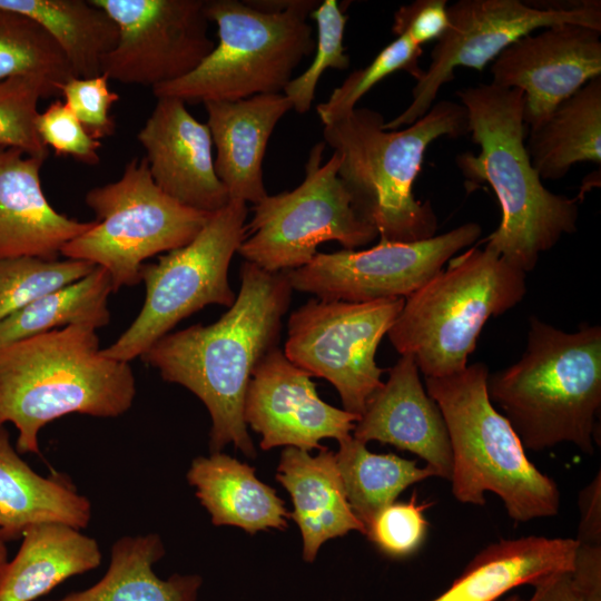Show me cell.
Returning a JSON list of instances; mask_svg holds the SVG:
<instances>
[{
  "label": "cell",
  "mask_w": 601,
  "mask_h": 601,
  "mask_svg": "<svg viewBox=\"0 0 601 601\" xmlns=\"http://www.w3.org/2000/svg\"><path fill=\"white\" fill-rule=\"evenodd\" d=\"M293 290L286 273L244 262L238 295L215 323L168 333L141 356L164 381L186 387L205 404L211 453L234 444L256 455L244 420L245 395L254 368L278 347Z\"/></svg>",
  "instance_id": "obj_1"
},
{
  "label": "cell",
  "mask_w": 601,
  "mask_h": 601,
  "mask_svg": "<svg viewBox=\"0 0 601 601\" xmlns=\"http://www.w3.org/2000/svg\"><path fill=\"white\" fill-rule=\"evenodd\" d=\"M376 110L355 108L324 125V144L339 156L337 175L355 209L377 230L381 240L417 242L436 235L431 203L417 200L413 184L430 144L469 134L463 105L441 100L404 129L387 130Z\"/></svg>",
  "instance_id": "obj_4"
},
{
  "label": "cell",
  "mask_w": 601,
  "mask_h": 601,
  "mask_svg": "<svg viewBox=\"0 0 601 601\" xmlns=\"http://www.w3.org/2000/svg\"><path fill=\"white\" fill-rule=\"evenodd\" d=\"M578 543L601 545V472L584 486L578 499Z\"/></svg>",
  "instance_id": "obj_42"
},
{
  "label": "cell",
  "mask_w": 601,
  "mask_h": 601,
  "mask_svg": "<svg viewBox=\"0 0 601 601\" xmlns=\"http://www.w3.org/2000/svg\"><path fill=\"white\" fill-rule=\"evenodd\" d=\"M137 139L146 151L154 181L168 196L208 214L229 203L215 170L209 128L188 111L183 100L158 97Z\"/></svg>",
  "instance_id": "obj_18"
},
{
  "label": "cell",
  "mask_w": 601,
  "mask_h": 601,
  "mask_svg": "<svg viewBox=\"0 0 601 601\" xmlns=\"http://www.w3.org/2000/svg\"><path fill=\"white\" fill-rule=\"evenodd\" d=\"M317 26L315 56L309 67L293 78L283 93L297 114H306L315 97L317 83L327 69L345 70L349 56L343 45L348 17L336 0H325L311 13Z\"/></svg>",
  "instance_id": "obj_36"
},
{
  "label": "cell",
  "mask_w": 601,
  "mask_h": 601,
  "mask_svg": "<svg viewBox=\"0 0 601 601\" xmlns=\"http://www.w3.org/2000/svg\"><path fill=\"white\" fill-rule=\"evenodd\" d=\"M405 298L364 303L311 298L287 322L285 356L312 377L328 381L343 410L364 412L383 385L376 351L401 313Z\"/></svg>",
  "instance_id": "obj_12"
},
{
  "label": "cell",
  "mask_w": 601,
  "mask_h": 601,
  "mask_svg": "<svg viewBox=\"0 0 601 601\" xmlns=\"http://www.w3.org/2000/svg\"><path fill=\"white\" fill-rule=\"evenodd\" d=\"M95 268L89 262L71 258H0V322L43 295L81 279Z\"/></svg>",
  "instance_id": "obj_33"
},
{
  "label": "cell",
  "mask_w": 601,
  "mask_h": 601,
  "mask_svg": "<svg viewBox=\"0 0 601 601\" xmlns=\"http://www.w3.org/2000/svg\"><path fill=\"white\" fill-rule=\"evenodd\" d=\"M85 201L97 219L60 254L105 268L112 292L141 282L146 259L189 244L211 215L164 193L145 158L131 159L118 180L90 189Z\"/></svg>",
  "instance_id": "obj_9"
},
{
  "label": "cell",
  "mask_w": 601,
  "mask_h": 601,
  "mask_svg": "<svg viewBox=\"0 0 601 601\" xmlns=\"http://www.w3.org/2000/svg\"><path fill=\"white\" fill-rule=\"evenodd\" d=\"M23 75L40 76L57 91L76 77L60 47L41 26L0 8V81Z\"/></svg>",
  "instance_id": "obj_32"
},
{
  "label": "cell",
  "mask_w": 601,
  "mask_h": 601,
  "mask_svg": "<svg viewBox=\"0 0 601 601\" xmlns=\"http://www.w3.org/2000/svg\"><path fill=\"white\" fill-rule=\"evenodd\" d=\"M532 585L534 592L524 601H587L573 585L570 572L549 574Z\"/></svg>",
  "instance_id": "obj_43"
},
{
  "label": "cell",
  "mask_w": 601,
  "mask_h": 601,
  "mask_svg": "<svg viewBox=\"0 0 601 601\" xmlns=\"http://www.w3.org/2000/svg\"><path fill=\"white\" fill-rule=\"evenodd\" d=\"M207 126L216 149L217 177L230 199L259 203L268 194L263 160L276 125L293 109L284 93H263L235 101H206Z\"/></svg>",
  "instance_id": "obj_21"
},
{
  "label": "cell",
  "mask_w": 601,
  "mask_h": 601,
  "mask_svg": "<svg viewBox=\"0 0 601 601\" xmlns=\"http://www.w3.org/2000/svg\"><path fill=\"white\" fill-rule=\"evenodd\" d=\"M338 443L335 459L346 497L365 529L410 485L436 476L427 465L418 466L394 454L373 453L353 435Z\"/></svg>",
  "instance_id": "obj_31"
},
{
  "label": "cell",
  "mask_w": 601,
  "mask_h": 601,
  "mask_svg": "<svg viewBox=\"0 0 601 601\" xmlns=\"http://www.w3.org/2000/svg\"><path fill=\"white\" fill-rule=\"evenodd\" d=\"M116 23V46L101 73L126 85L155 87L194 71L213 51L205 0H91Z\"/></svg>",
  "instance_id": "obj_15"
},
{
  "label": "cell",
  "mask_w": 601,
  "mask_h": 601,
  "mask_svg": "<svg viewBox=\"0 0 601 601\" xmlns=\"http://www.w3.org/2000/svg\"><path fill=\"white\" fill-rule=\"evenodd\" d=\"M499 601H524L519 594H511L505 598H502Z\"/></svg>",
  "instance_id": "obj_45"
},
{
  "label": "cell",
  "mask_w": 601,
  "mask_h": 601,
  "mask_svg": "<svg viewBox=\"0 0 601 601\" xmlns=\"http://www.w3.org/2000/svg\"><path fill=\"white\" fill-rule=\"evenodd\" d=\"M45 160L0 147V258L56 259L67 243L95 224L67 217L50 205L40 179Z\"/></svg>",
  "instance_id": "obj_20"
},
{
  "label": "cell",
  "mask_w": 601,
  "mask_h": 601,
  "mask_svg": "<svg viewBox=\"0 0 601 601\" xmlns=\"http://www.w3.org/2000/svg\"><path fill=\"white\" fill-rule=\"evenodd\" d=\"M489 373L476 362L447 376L425 377L450 437L452 493L461 503L482 506L485 493L492 492L515 522L554 516L559 487L529 460L510 422L490 401Z\"/></svg>",
  "instance_id": "obj_6"
},
{
  "label": "cell",
  "mask_w": 601,
  "mask_h": 601,
  "mask_svg": "<svg viewBox=\"0 0 601 601\" xmlns=\"http://www.w3.org/2000/svg\"><path fill=\"white\" fill-rule=\"evenodd\" d=\"M8 561V549L6 542L0 539V570Z\"/></svg>",
  "instance_id": "obj_44"
},
{
  "label": "cell",
  "mask_w": 601,
  "mask_h": 601,
  "mask_svg": "<svg viewBox=\"0 0 601 601\" xmlns=\"http://www.w3.org/2000/svg\"><path fill=\"white\" fill-rule=\"evenodd\" d=\"M112 284L100 266L69 285L55 289L0 322V347L69 325L98 329L110 322L108 296Z\"/></svg>",
  "instance_id": "obj_30"
},
{
  "label": "cell",
  "mask_w": 601,
  "mask_h": 601,
  "mask_svg": "<svg viewBox=\"0 0 601 601\" xmlns=\"http://www.w3.org/2000/svg\"><path fill=\"white\" fill-rule=\"evenodd\" d=\"M247 215L246 203L230 199L210 215L189 244L165 253L156 263L144 264L141 282L146 296L141 311L102 353L129 363L207 305L230 307L236 295L228 270L246 237Z\"/></svg>",
  "instance_id": "obj_10"
},
{
  "label": "cell",
  "mask_w": 601,
  "mask_h": 601,
  "mask_svg": "<svg viewBox=\"0 0 601 601\" xmlns=\"http://www.w3.org/2000/svg\"><path fill=\"white\" fill-rule=\"evenodd\" d=\"M446 0H416L398 8L394 14L393 32L406 35L421 46L439 40L449 26Z\"/></svg>",
  "instance_id": "obj_40"
},
{
  "label": "cell",
  "mask_w": 601,
  "mask_h": 601,
  "mask_svg": "<svg viewBox=\"0 0 601 601\" xmlns=\"http://www.w3.org/2000/svg\"><path fill=\"white\" fill-rule=\"evenodd\" d=\"M359 417L325 403L312 376L278 347L254 368L244 402V420L257 432L260 447L322 449L323 439L351 435Z\"/></svg>",
  "instance_id": "obj_17"
},
{
  "label": "cell",
  "mask_w": 601,
  "mask_h": 601,
  "mask_svg": "<svg viewBox=\"0 0 601 601\" xmlns=\"http://www.w3.org/2000/svg\"><path fill=\"white\" fill-rule=\"evenodd\" d=\"M276 480L290 495L303 539V559L313 562L322 544L351 531L366 533L353 512L336 464L335 452L322 447L315 456L287 446L280 455Z\"/></svg>",
  "instance_id": "obj_22"
},
{
  "label": "cell",
  "mask_w": 601,
  "mask_h": 601,
  "mask_svg": "<svg viewBox=\"0 0 601 601\" xmlns=\"http://www.w3.org/2000/svg\"><path fill=\"white\" fill-rule=\"evenodd\" d=\"M96 331L69 325L0 347V426H16L18 453L40 454L39 432L65 415L117 417L131 407L132 370L102 353Z\"/></svg>",
  "instance_id": "obj_3"
},
{
  "label": "cell",
  "mask_w": 601,
  "mask_h": 601,
  "mask_svg": "<svg viewBox=\"0 0 601 601\" xmlns=\"http://www.w3.org/2000/svg\"><path fill=\"white\" fill-rule=\"evenodd\" d=\"M426 503L394 502L381 510L366 528L368 539L386 555L405 558L414 553L426 535Z\"/></svg>",
  "instance_id": "obj_37"
},
{
  "label": "cell",
  "mask_w": 601,
  "mask_h": 601,
  "mask_svg": "<svg viewBox=\"0 0 601 601\" xmlns=\"http://www.w3.org/2000/svg\"><path fill=\"white\" fill-rule=\"evenodd\" d=\"M407 296L387 336L412 355L424 377L461 372L485 323L515 307L526 294V274L493 249L469 247Z\"/></svg>",
  "instance_id": "obj_7"
},
{
  "label": "cell",
  "mask_w": 601,
  "mask_h": 601,
  "mask_svg": "<svg viewBox=\"0 0 601 601\" xmlns=\"http://www.w3.org/2000/svg\"><path fill=\"white\" fill-rule=\"evenodd\" d=\"M56 93V87L40 76L23 75L0 81V147L47 159L49 150L37 132L38 102Z\"/></svg>",
  "instance_id": "obj_34"
},
{
  "label": "cell",
  "mask_w": 601,
  "mask_h": 601,
  "mask_svg": "<svg viewBox=\"0 0 601 601\" xmlns=\"http://www.w3.org/2000/svg\"><path fill=\"white\" fill-rule=\"evenodd\" d=\"M90 519V501L61 474L42 476L35 472L0 426V539L19 540L28 528L41 523L81 530Z\"/></svg>",
  "instance_id": "obj_24"
},
{
  "label": "cell",
  "mask_w": 601,
  "mask_h": 601,
  "mask_svg": "<svg viewBox=\"0 0 601 601\" xmlns=\"http://www.w3.org/2000/svg\"><path fill=\"white\" fill-rule=\"evenodd\" d=\"M601 31L559 24L526 35L494 60L492 83L523 92L529 130L591 79L601 76Z\"/></svg>",
  "instance_id": "obj_16"
},
{
  "label": "cell",
  "mask_w": 601,
  "mask_h": 601,
  "mask_svg": "<svg viewBox=\"0 0 601 601\" xmlns=\"http://www.w3.org/2000/svg\"><path fill=\"white\" fill-rule=\"evenodd\" d=\"M570 578L587 601H601V545L577 542Z\"/></svg>",
  "instance_id": "obj_41"
},
{
  "label": "cell",
  "mask_w": 601,
  "mask_h": 601,
  "mask_svg": "<svg viewBox=\"0 0 601 601\" xmlns=\"http://www.w3.org/2000/svg\"><path fill=\"white\" fill-rule=\"evenodd\" d=\"M324 142L309 151L305 178L295 189L267 195L250 208L246 237L238 248L245 262L270 273H286L307 265L319 244L335 240L355 250L378 236L376 228L354 207L337 170L333 152L322 164Z\"/></svg>",
  "instance_id": "obj_11"
},
{
  "label": "cell",
  "mask_w": 601,
  "mask_h": 601,
  "mask_svg": "<svg viewBox=\"0 0 601 601\" xmlns=\"http://www.w3.org/2000/svg\"><path fill=\"white\" fill-rule=\"evenodd\" d=\"M422 53L421 46L406 35H400L383 48L370 65L349 73L326 101L317 105L316 112L323 125L348 115L370 89L395 71H406L416 81L420 80L424 75L418 65Z\"/></svg>",
  "instance_id": "obj_35"
},
{
  "label": "cell",
  "mask_w": 601,
  "mask_h": 601,
  "mask_svg": "<svg viewBox=\"0 0 601 601\" xmlns=\"http://www.w3.org/2000/svg\"><path fill=\"white\" fill-rule=\"evenodd\" d=\"M37 132L42 144L57 156L71 157L90 166L100 160L98 149L101 142L86 131L61 100L53 101L43 112H39Z\"/></svg>",
  "instance_id": "obj_39"
},
{
  "label": "cell",
  "mask_w": 601,
  "mask_h": 601,
  "mask_svg": "<svg viewBox=\"0 0 601 601\" xmlns=\"http://www.w3.org/2000/svg\"><path fill=\"white\" fill-rule=\"evenodd\" d=\"M0 8L41 26L79 78L101 75L102 58L118 39L114 20L91 0H0Z\"/></svg>",
  "instance_id": "obj_29"
},
{
  "label": "cell",
  "mask_w": 601,
  "mask_h": 601,
  "mask_svg": "<svg viewBox=\"0 0 601 601\" xmlns=\"http://www.w3.org/2000/svg\"><path fill=\"white\" fill-rule=\"evenodd\" d=\"M467 112L479 154L463 152L455 162L472 185L486 183L496 195L502 218L485 246L522 272L536 266L542 252L578 228L577 199L546 189L525 147L523 92L492 82L456 92Z\"/></svg>",
  "instance_id": "obj_2"
},
{
  "label": "cell",
  "mask_w": 601,
  "mask_h": 601,
  "mask_svg": "<svg viewBox=\"0 0 601 601\" xmlns=\"http://www.w3.org/2000/svg\"><path fill=\"white\" fill-rule=\"evenodd\" d=\"M449 26L436 40L431 63L412 90V102L385 121L387 130L410 126L432 107L441 87L459 67L483 71L513 42L536 29L579 24L601 31L599 0L525 2L520 0H460L447 7Z\"/></svg>",
  "instance_id": "obj_13"
},
{
  "label": "cell",
  "mask_w": 601,
  "mask_h": 601,
  "mask_svg": "<svg viewBox=\"0 0 601 601\" xmlns=\"http://www.w3.org/2000/svg\"><path fill=\"white\" fill-rule=\"evenodd\" d=\"M353 437L377 441L410 451L426 462L436 476L451 480L452 450L437 404L420 378L412 355H401L386 382L373 394L356 421Z\"/></svg>",
  "instance_id": "obj_19"
},
{
  "label": "cell",
  "mask_w": 601,
  "mask_h": 601,
  "mask_svg": "<svg viewBox=\"0 0 601 601\" xmlns=\"http://www.w3.org/2000/svg\"><path fill=\"white\" fill-rule=\"evenodd\" d=\"M525 147L541 179H560L578 162L601 164V76L528 131Z\"/></svg>",
  "instance_id": "obj_27"
},
{
  "label": "cell",
  "mask_w": 601,
  "mask_h": 601,
  "mask_svg": "<svg viewBox=\"0 0 601 601\" xmlns=\"http://www.w3.org/2000/svg\"><path fill=\"white\" fill-rule=\"evenodd\" d=\"M575 549L574 539H502L476 553L453 583L431 601H499L520 585L570 572Z\"/></svg>",
  "instance_id": "obj_23"
},
{
  "label": "cell",
  "mask_w": 601,
  "mask_h": 601,
  "mask_svg": "<svg viewBox=\"0 0 601 601\" xmlns=\"http://www.w3.org/2000/svg\"><path fill=\"white\" fill-rule=\"evenodd\" d=\"M319 3L288 0L283 10L266 11L247 0H205L218 43L194 71L151 89L154 96L204 104L283 93L295 69L315 49L307 18Z\"/></svg>",
  "instance_id": "obj_8"
},
{
  "label": "cell",
  "mask_w": 601,
  "mask_h": 601,
  "mask_svg": "<svg viewBox=\"0 0 601 601\" xmlns=\"http://www.w3.org/2000/svg\"><path fill=\"white\" fill-rule=\"evenodd\" d=\"M187 481L214 525H234L250 534L287 528L290 514L284 501L246 463L221 452L198 456L190 464Z\"/></svg>",
  "instance_id": "obj_26"
},
{
  "label": "cell",
  "mask_w": 601,
  "mask_h": 601,
  "mask_svg": "<svg viewBox=\"0 0 601 601\" xmlns=\"http://www.w3.org/2000/svg\"><path fill=\"white\" fill-rule=\"evenodd\" d=\"M108 81V77L101 73L90 78L73 77L58 87L63 102L86 131L99 141L116 131L110 109L119 100V95L109 89Z\"/></svg>",
  "instance_id": "obj_38"
},
{
  "label": "cell",
  "mask_w": 601,
  "mask_h": 601,
  "mask_svg": "<svg viewBox=\"0 0 601 601\" xmlns=\"http://www.w3.org/2000/svg\"><path fill=\"white\" fill-rule=\"evenodd\" d=\"M165 555L160 536H122L111 546L104 577L90 588L50 601H196L203 579L173 574L161 579L154 564Z\"/></svg>",
  "instance_id": "obj_28"
},
{
  "label": "cell",
  "mask_w": 601,
  "mask_h": 601,
  "mask_svg": "<svg viewBox=\"0 0 601 601\" xmlns=\"http://www.w3.org/2000/svg\"><path fill=\"white\" fill-rule=\"evenodd\" d=\"M21 540L14 558L0 570V601H35L101 562L96 539L67 524L32 525Z\"/></svg>",
  "instance_id": "obj_25"
},
{
  "label": "cell",
  "mask_w": 601,
  "mask_h": 601,
  "mask_svg": "<svg viewBox=\"0 0 601 601\" xmlns=\"http://www.w3.org/2000/svg\"><path fill=\"white\" fill-rule=\"evenodd\" d=\"M482 234L466 223L417 242H386L363 250L317 253L305 266L286 272L294 290L325 300L352 303L406 298L441 272Z\"/></svg>",
  "instance_id": "obj_14"
},
{
  "label": "cell",
  "mask_w": 601,
  "mask_h": 601,
  "mask_svg": "<svg viewBox=\"0 0 601 601\" xmlns=\"http://www.w3.org/2000/svg\"><path fill=\"white\" fill-rule=\"evenodd\" d=\"M486 390L524 449L572 443L593 454L601 407V327L584 324L568 333L531 316L521 358L489 373Z\"/></svg>",
  "instance_id": "obj_5"
}]
</instances>
